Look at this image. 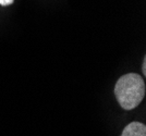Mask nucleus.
<instances>
[{"mask_svg":"<svg viewBox=\"0 0 146 136\" xmlns=\"http://www.w3.org/2000/svg\"><path fill=\"white\" fill-rule=\"evenodd\" d=\"M121 136H146L145 124L137 121L131 122L123 129Z\"/></svg>","mask_w":146,"mask_h":136,"instance_id":"2","label":"nucleus"},{"mask_svg":"<svg viewBox=\"0 0 146 136\" xmlns=\"http://www.w3.org/2000/svg\"><path fill=\"white\" fill-rule=\"evenodd\" d=\"M146 86L144 79L136 73L122 75L117 81L113 93L117 101L122 109L133 110L143 101L145 97Z\"/></svg>","mask_w":146,"mask_h":136,"instance_id":"1","label":"nucleus"},{"mask_svg":"<svg viewBox=\"0 0 146 136\" xmlns=\"http://www.w3.org/2000/svg\"><path fill=\"white\" fill-rule=\"evenodd\" d=\"M142 70H143V74L146 75V59L144 58L143 60V64H142Z\"/></svg>","mask_w":146,"mask_h":136,"instance_id":"4","label":"nucleus"},{"mask_svg":"<svg viewBox=\"0 0 146 136\" xmlns=\"http://www.w3.org/2000/svg\"><path fill=\"white\" fill-rule=\"evenodd\" d=\"M13 2H14V0H0V6L8 7L10 5H12Z\"/></svg>","mask_w":146,"mask_h":136,"instance_id":"3","label":"nucleus"}]
</instances>
